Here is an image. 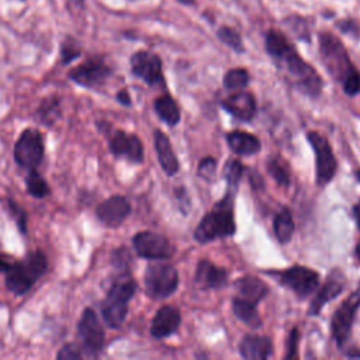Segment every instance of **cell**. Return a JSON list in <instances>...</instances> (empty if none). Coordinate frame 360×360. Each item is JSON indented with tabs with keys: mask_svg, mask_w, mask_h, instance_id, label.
<instances>
[{
	"mask_svg": "<svg viewBox=\"0 0 360 360\" xmlns=\"http://www.w3.org/2000/svg\"><path fill=\"white\" fill-rule=\"evenodd\" d=\"M264 46L274 63L285 72L287 77L305 94L316 97L322 89V80L318 72L308 65L287 37L277 30H269L264 37Z\"/></svg>",
	"mask_w": 360,
	"mask_h": 360,
	"instance_id": "1",
	"label": "cell"
},
{
	"mask_svg": "<svg viewBox=\"0 0 360 360\" xmlns=\"http://www.w3.org/2000/svg\"><path fill=\"white\" fill-rule=\"evenodd\" d=\"M233 195L235 190L228 188L226 194L204 215L194 231L197 242L207 243L217 238L231 236L235 233Z\"/></svg>",
	"mask_w": 360,
	"mask_h": 360,
	"instance_id": "2",
	"label": "cell"
},
{
	"mask_svg": "<svg viewBox=\"0 0 360 360\" xmlns=\"http://www.w3.org/2000/svg\"><path fill=\"white\" fill-rule=\"evenodd\" d=\"M135 290V281L127 274H122L112 281L101 302V315L110 328L118 329L122 325L128 312V302L134 297Z\"/></svg>",
	"mask_w": 360,
	"mask_h": 360,
	"instance_id": "3",
	"label": "cell"
},
{
	"mask_svg": "<svg viewBox=\"0 0 360 360\" xmlns=\"http://www.w3.org/2000/svg\"><path fill=\"white\" fill-rule=\"evenodd\" d=\"M48 262L41 250L25 256L21 262H14L6 271V287L14 295L25 294L35 281L46 271Z\"/></svg>",
	"mask_w": 360,
	"mask_h": 360,
	"instance_id": "4",
	"label": "cell"
},
{
	"mask_svg": "<svg viewBox=\"0 0 360 360\" xmlns=\"http://www.w3.org/2000/svg\"><path fill=\"white\" fill-rule=\"evenodd\" d=\"M318 39L322 63L325 65L329 75L342 83L343 79L354 69L346 48L340 39L330 32H321Z\"/></svg>",
	"mask_w": 360,
	"mask_h": 360,
	"instance_id": "5",
	"label": "cell"
},
{
	"mask_svg": "<svg viewBox=\"0 0 360 360\" xmlns=\"http://www.w3.org/2000/svg\"><path fill=\"white\" fill-rule=\"evenodd\" d=\"M179 285L177 270L169 263H153L145 271V290L152 298L162 300L172 295Z\"/></svg>",
	"mask_w": 360,
	"mask_h": 360,
	"instance_id": "6",
	"label": "cell"
},
{
	"mask_svg": "<svg viewBox=\"0 0 360 360\" xmlns=\"http://www.w3.org/2000/svg\"><path fill=\"white\" fill-rule=\"evenodd\" d=\"M14 159L24 169H35L44 158V139L38 129H24L14 145Z\"/></svg>",
	"mask_w": 360,
	"mask_h": 360,
	"instance_id": "7",
	"label": "cell"
},
{
	"mask_svg": "<svg viewBox=\"0 0 360 360\" xmlns=\"http://www.w3.org/2000/svg\"><path fill=\"white\" fill-rule=\"evenodd\" d=\"M359 308H360V283L333 314L330 329L338 346H342L347 340L352 330L353 321H354V315Z\"/></svg>",
	"mask_w": 360,
	"mask_h": 360,
	"instance_id": "8",
	"label": "cell"
},
{
	"mask_svg": "<svg viewBox=\"0 0 360 360\" xmlns=\"http://www.w3.org/2000/svg\"><path fill=\"white\" fill-rule=\"evenodd\" d=\"M307 138H308L309 143L312 145V149L315 153L316 183L319 186L328 184L333 179V176L336 173V167H338L332 148H330L328 139L318 132L311 131V132H308Z\"/></svg>",
	"mask_w": 360,
	"mask_h": 360,
	"instance_id": "9",
	"label": "cell"
},
{
	"mask_svg": "<svg viewBox=\"0 0 360 360\" xmlns=\"http://www.w3.org/2000/svg\"><path fill=\"white\" fill-rule=\"evenodd\" d=\"M77 333L82 343V350L89 356H97L104 346L103 326L91 308H86L77 322Z\"/></svg>",
	"mask_w": 360,
	"mask_h": 360,
	"instance_id": "10",
	"label": "cell"
},
{
	"mask_svg": "<svg viewBox=\"0 0 360 360\" xmlns=\"http://www.w3.org/2000/svg\"><path fill=\"white\" fill-rule=\"evenodd\" d=\"M277 277L283 285L291 288L298 297L305 298L312 294L319 285V274L305 266H292L278 271Z\"/></svg>",
	"mask_w": 360,
	"mask_h": 360,
	"instance_id": "11",
	"label": "cell"
},
{
	"mask_svg": "<svg viewBox=\"0 0 360 360\" xmlns=\"http://www.w3.org/2000/svg\"><path fill=\"white\" fill-rule=\"evenodd\" d=\"M132 243L138 256L143 259L162 260L169 259L173 255V248L170 242L163 235H159L156 232H139L134 236Z\"/></svg>",
	"mask_w": 360,
	"mask_h": 360,
	"instance_id": "12",
	"label": "cell"
},
{
	"mask_svg": "<svg viewBox=\"0 0 360 360\" xmlns=\"http://www.w3.org/2000/svg\"><path fill=\"white\" fill-rule=\"evenodd\" d=\"M110 75L111 69L101 58H90L69 72L70 80L90 89L104 84Z\"/></svg>",
	"mask_w": 360,
	"mask_h": 360,
	"instance_id": "13",
	"label": "cell"
},
{
	"mask_svg": "<svg viewBox=\"0 0 360 360\" xmlns=\"http://www.w3.org/2000/svg\"><path fill=\"white\" fill-rule=\"evenodd\" d=\"M131 70L149 86L163 82L162 60L156 53L149 51H138L131 56Z\"/></svg>",
	"mask_w": 360,
	"mask_h": 360,
	"instance_id": "14",
	"label": "cell"
},
{
	"mask_svg": "<svg viewBox=\"0 0 360 360\" xmlns=\"http://www.w3.org/2000/svg\"><path fill=\"white\" fill-rule=\"evenodd\" d=\"M110 150L117 158H125L132 163H141L143 160V146L141 139L125 131H115L110 136Z\"/></svg>",
	"mask_w": 360,
	"mask_h": 360,
	"instance_id": "15",
	"label": "cell"
},
{
	"mask_svg": "<svg viewBox=\"0 0 360 360\" xmlns=\"http://www.w3.org/2000/svg\"><path fill=\"white\" fill-rule=\"evenodd\" d=\"M345 284H346L345 274L339 269L330 270L328 273L323 284L318 290L316 295L311 301V305L308 308V315H312V316L318 315L321 312V309L325 307V304H328L330 300L336 298L342 292Z\"/></svg>",
	"mask_w": 360,
	"mask_h": 360,
	"instance_id": "16",
	"label": "cell"
},
{
	"mask_svg": "<svg viewBox=\"0 0 360 360\" xmlns=\"http://www.w3.org/2000/svg\"><path fill=\"white\" fill-rule=\"evenodd\" d=\"M131 212V204L124 195H111L96 208L97 218L107 226L120 225Z\"/></svg>",
	"mask_w": 360,
	"mask_h": 360,
	"instance_id": "17",
	"label": "cell"
},
{
	"mask_svg": "<svg viewBox=\"0 0 360 360\" xmlns=\"http://www.w3.org/2000/svg\"><path fill=\"white\" fill-rule=\"evenodd\" d=\"M180 311L170 305H163L158 309V312L153 316L152 325H150V333L156 339H163L174 332H177L180 326Z\"/></svg>",
	"mask_w": 360,
	"mask_h": 360,
	"instance_id": "18",
	"label": "cell"
},
{
	"mask_svg": "<svg viewBox=\"0 0 360 360\" xmlns=\"http://www.w3.org/2000/svg\"><path fill=\"white\" fill-rule=\"evenodd\" d=\"M228 283V271L207 259L198 262L195 269V284L201 288H221Z\"/></svg>",
	"mask_w": 360,
	"mask_h": 360,
	"instance_id": "19",
	"label": "cell"
},
{
	"mask_svg": "<svg viewBox=\"0 0 360 360\" xmlns=\"http://www.w3.org/2000/svg\"><path fill=\"white\" fill-rule=\"evenodd\" d=\"M222 107L235 118L242 121L252 120L256 112L255 97L248 91H238L231 94L222 101Z\"/></svg>",
	"mask_w": 360,
	"mask_h": 360,
	"instance_id": "20",
	"label": "cell"
},
{
	"mask_svg": "<svg viewBox=\"0 0 360 360\" xmlns=\"http://www.w3.org/2000/svg\"><path fill=\"white\" fill-rule=\"evenodd\" d=\"M239 353L248 360H266L273 353V345L267 336L246 335L239 343Z\"/></svg>",
	"mask_w": 360,
	"mask_h": 360,
	"instance_id": "21",
	"label": "cell"
},
{
	"mask_svg": "<svg viewBox=\"0 0 360 360\" xmlns=\"http://www.w3.org/2000/svg\"><path fill=\"white\" fill-rule=\"evenodd\" d=\"M155 150L163 172L169 176L176 174L179 172V160L172 149L169 138L159 129L155 131Z\"/></svg>",
	"mask_w": 360,
	"mask_h": 360,
	"instance_id": "22",
	"label": "cell"
},
{
	"mask_svg": "<svg viewBox=\"0 0 360 360\" xmlns=\"http://www.w3.org/2000/svg\"><path fill=\"white\" fill-rule=\"evenodd\" d=\"M226 142L229 149L240 156L255 155L260 150V141L249 132L232 131L226 135Z\"/></svg>",
	"mask_w": 360,
	"mask_h": 360,
	"instance_id": "23",
	"label": "cell"
},
{
	"mask_svg": "<svg viewBox=\"0 0 360 360\" xmlns=\"http://www.w3.org/2000/svg\"><path fill=\"white\" fill-rule=\"evenodd\" d=\"M235 288L238 291V297L253 301L256 304L267 294V285L255 276H243L238 278Z\"/></svg>",
	"mask_w": 360,
	"mask_h": 360,
	"instance_id": "24",
	"label": "cell"
},
{
	"mask_svg": "<svg viewBox=\"0 0 360 360\" xmlns=\"http://www.w3.org/2000/svg\"><path fill=\"white\" fill-rule=\"evenodd\" d=\"M232 311L236 315L238 319H240L243 323L259 328L262 325V318L257 311V304L240 297H233L232 300Z\"/></svg>",
	"mask_w": 360,
	"mask_h": 360,
	"instance_id": "25",
	"label": "cell"
},
{
	"mask_svg": "<svg viewBox=\"0 0 360 360\" xmlns=\"http://www.w3.org/2000/svg\"><path fill=\"white\" fill-rule=\"evenodd\" d=\"M153 108L158 117L167 125H176L180 121V108L176 100L169 94L159 96L153 103Z\"/></svg>",
	"mask_w": 360,
	"mask_h": 360,
	"instance_id": "26",
	"label": "cell"
},
{
	"mask_svg": "<svg viewBox=\"0 0 360 360\" xmlns=\"http://www.w3.org/2000/svg\"><path fill=\"white\" fill-rule=\"evenodd\" d=\"M273 229H274V233H276V238L278 239V242L285 243L291 239L295 225L292 221V215L287 207L281 208L276 214L274 221H273Z\"/></svg>",
	"mask_w": 360,
	"mask_h": 360,
	"instance_id": "27",
	"label": "cell"
},
{
	"mask_svg": "<svg viewBox=\"0 0 360 360\" xmlns=\"http://www.w3.org/2000/svg\"><path fill=\"white\" fill-rule=\"evenodd\" d=\"M25 184H27L28 193L35 198H44L45 195L49 194L48 183L45 181V179L35 169H31L30 173L27 174Z\"/></svg>",
	"mask_w": 360,
	"mask_h": 360,
	"instance_id": "28",
	"label": "cell"
},
{
	"mask_svg": "<svg viewBox=\"0 0 360 360\" xmlns=\"http://www.w3.org/2000/svg\"><path fill=\"white\" fill-rule=\"evenodd\" d=\"M249 83V73L243 68H233L224 76V87L228 90H242Z\"/></svg>",
	"mask_w": 360,
	"mask_h": 360,
	"instance_id": "29",
	"label": "cell"
},
{
	"mask_svg": "<svg viewBox=\"0 0 360 360\" xmlns=\"http://www.w3.org/2000/svg\"><path fill=\"white\" fill-rule=\"evenodd\" d=\"M267 170L270 176L277 181V184L283 187H287L290 184V173H288L287 163L280 158H276V156L271 158L267 162Z\"/></svg>",
	"mask_w": 360,
	"mask_h": 360,
	"instance_id": "30",
	"label": "cell"
},
{
	"mask_svg": "<svg viewBox=\"0 0 360 360\" xmlns=\"http://www.w3.org/2000/svg\"><path fill=\"white\" fill-rule=\"evenodd\" d=\"M59 117V100L46 98L37 110V118L46 125H51Z\"/></svg>",
	"mask_w": 360,
	"mask_h": 360,
	"instance_id": "31",
	"label": "cell"
},
{
	"mask_svg": "<svg viewBox=\"0 0 360 360\" xmlns=\"http://www.w3.org/2000/svg\"><path fill=\"white\" fill-rule=\"evenodd\" d=\"M243 173V166L239 160L236 159H229L226 160L225 166H224V177L226 179V184L229 190H235L238 188V183L242 177Z\"/></svg>",
	"mask_w": 360,
	"mask_h": 360,
	"instance_id": "32",
	"label": "cell"
},
{
	"mask_svg": "<svg viewBox=\"0 0 360 360\" xmlns=\"http://www.w3.org/2000/svg\"><path fill=\"white\" fill-rule=\"evenodd\" d=\"M217 35L219 38L221 42H224L225 45H228L229 48H232L236 52H242L243 51V44H242V38L239 35V32L236 30H233L232 27H226L222 25L218 31Z\"/></svg>",
	"mask_w": 360,
	"mask_h": 360,
	"instance_id": "33",
	"label": "cell"
},
{
	"mask_svg": "<svg viewBox=\"0 0 360 360\" xmlns=\"http://www.w3.org/2000/svg\"><path fill=\"white\" fill-rule=\"evenodd\" d=\"M342 86L345 93L349 96H354L360 91V73L356 68L343 79Z\"/></svg>",
	"mask_w": 360,
	"mask_h": 360,
	"instance_id": "34",
	"label": "cell"
},
{
	"mask_svg": "<svg viewBox=\"0 0 360 360\" xmlns=\"http://www.w3.org/2000/svg\"><path fill=\"white\" fill-rule=\"evenodd\" d=\"M217 172V160L214 158H204L202 160H200L198 163V169L197 173L200 177L205 179V180H212Z\"/></svg>",
	"mask_w": 360,
	"mask_h": 360,
	"instance_id": "35",
	"label": "cell"
},
{
	"mask_svg": "<svg viewBox=\"0 0 360 360\" xmlns=\"http://www.w3.org/2000/svg\"><path fill=\"white\" fill-rule=\"evenodd\" d=\"M8 208H10V212H11V217L14 218L15 224L18 225L20 231L22 233L27 232V215H25V211L13 200H8Z\"/></svg>",
	"mask_w": 360,
	"mask_h": 360,
	"instance_id": "36",
	"label": "cell"
},
{
	"mask_svg": "<svg viewBox=\"0 0 360 360\" xmlns=\"http://www.w3.org/2000/svg\"><path fill=\"white\" fill-rule=\"evenodd\" d=\"M83 354H82V347L73 345V343H68L65 345L56 354L58 359L60 360H76V359H80Z\"/></svg>",
	"mask_w": 360,
	"mask_h": 360,
	"instance_id": "37",
	"label": "cell"
},
{
	"mask_svg": "<svg viewBox=\"0 0 360 360\" xmlns=\"http://www.w3.org/2000/svg\"><path fill=\"white\" fill-rule=\"evenodd\" d=\"M298 329H291L288 338H287V353H285V359H294L297 357V349H298Z\"/></svg>",
	"mask_w": 360,
	"mask_h": 360,
	"instance_id": "38",
	"label": "cell"
},
{
	"mask_svg": "<svg viewBox=\"0 0 360 360\" xmlns=\"http://www.w3.org/2000/svg\"><path fill=\"white\" fill-rule=\"evenodd\" d=\"M79 49L72 45V44H65L63 48H62V59H63V63H69L72 62L73 59H76L79 56Z\"/></svg>",
	"mask_w": 360,
	"mask_h": 360,
	"instance_id": "39",
	"label": "cell"
},
{
	"mask_svg": "<svg viewBox=\"0 0 360 360\" xmlns=\"http://www.w3.org/2000/svg\"><path fill=\"white\" fill-rule=\"evenodd\" d=\"M13 263H14V262L10 260V256H7V255L0 249V271L6 273V271L11 267Z\"/></svg>",
	"mask_w": 360,
	"mask_h": 360,
	"instance_id": "40",
	"label": "cell"
},
{
	"mask_svg": "<svg viewBox=\"0 0 360 360\" xmlns=\"http://www.w3.org/2000/svg\"><path fill=\"white\" fill-rule=\"evenodd\" d=\"M117 100H118L121 104H124V105H129V104H131V97H129V94H128L127 90H120L118 94H117Z\"/></svg>",
	"mask_w": 360,
	"mask_h": 360,
	"instance_id": "41",
	"label": "cell"
},
{
	"mask_svg": "<svg viewBox=\"0 0 360 360\" xmlns=\"http://www.w3.org/2000/svg\"><path fill=\"white\" fill-rule=\"evenodd\" d=\"M353 214H354V218H356L357 226H359V229H360V200H359V202L353 207Z\"/></svg>",
	"mask_w": 360,
	"mask_h": 360,
	"instance_id": "42",
	"label": "cell"
},
{
	"mask_svg": "<svg viewBox=\"0 0 360 360\" xmlns=\"http://www.w3.org/2000/svg\"><path fill=\"white\" fill-rule=\"evenodd\" d=\"M354 252H356V256L360 259V240L357 242V245H356V250H354Z\"/></svg>",
	"mask_w": 360,
	"mask_h": 360,
	"instance_id": "43",
	"label": "cell"
},
{
	"mask_svg": "<svg viewBox=\"0 0 360 360\" xmlns=\"http://www.w3.org/2000/svg\"><path fill=\"white\" fill-rule=\"evenodd\" d=\"M177 1L181 4H193L195 0H177Z\"/></svg>",
	"mask_w": 360,
	"mask_h": 360,
	"instance_id": "44",
	"label": "cell"
},
{
	"mask_svg": "<svg viewBox=\"0 0 360 360\" xmlns=\"http://www.w3.org/2000/svg\"><path fill=\"white\" fill-rule=\"evenodd\" d=\"M357 176H359V177H360V172H357Z\"/></svg>",
	"mask_w": 360,
	"mask_h": 360,
	"instance_id": "45",
	"label": "cell"
}]
</instances>
